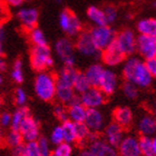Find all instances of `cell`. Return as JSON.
Listing matches in <instances>:
<instances>
[{
  "mask_svg": "<svg viewBox=\"0 0 156 156\" xmlns=\"http://www.w3.org/2000/svg\"><path fill=\"white\" fill-rule=\"evenodd\" d=\"M123 77L125 81H129L138 88H147L153 83V77L148 72L145 62L134 56H130L124 64Z\"/></svg>",
  "mask_w": 156,
  "mask_h": 156,
  "instance_id": "obj_1",
  "label": "cell"
},
{
  "mask_svg": "<svg viewBox=\"0 0 156 156\" xmlns=\"http://www.w3.org/2000/svg\"><path fill=\"white\" fill-rule=\"evenodd\" d=\"M56 88V75L49 72H40L37 74L34 83V89L39 99L44 101H51L55 99Z\"/></svg>",
  "mask_w": 156,
  "mask_h": 156,
  "instance_id": "obj_2",
  "label": "cell"
},
{
  "mask_svg": "<svg viewBox=\"0 0 156 156\" xmlns=\"http://www.w3.org/2000/svg\"><path fill=\"white\" fill-rule=\"evenodd\" d=\"M29 58L33 69L38 73L46 72L54 65V58L48 46H33Z\"/></svg>",
  "mask_w": 156,
  "mask_h": 156,
  "instance_id": "obj_3",
  "label": "cell"
},
{
  "mask_svg": "<svg viewBox=\"0 0 156 156\" xmlns=\"http://www.w3.org/2000/svg\"><path fill=\"white\" fill-rule=\"evenodd\" d=\"M59 26L68 37H77L83 31V23L75 13L68 9L59 15Z\"/></svg>",
  "mask_w": 156,
  "mask_h": 156,
  "instance_id": "obj_4",
  "label": "cell"
},
{
  "mask_svg": "<svg viewBox=\"0 0 156 156\" xmlns=\"http://www.w3.org/2000/svg\"><path fill=\"white\" fill-rule=\"evenodd\" d=\"M76 51L79 55L88 58H97L101 57V50L96 47L94 40L91 38L89 31H81L74 42Z\"/></svg>",
  "mask_w": 156,
  "mask_h": 156,
  "instance_id": "obj_5",
  "label": "cell"
},
{
  "mask_svg": "<svg viewBox=\"0 0 156 156\" xmlns=\"http://www.w3.org/2000/svg\"><path fill=\"white\" fill-rule=\"evenodd\" d=\"M91 38L94 40V44L96 45L99 50H104L111 46L115 40L116 33L111 26H94L89 30Z\"/></svg>",
  "mask_w": 156,
  "mask_h": 156,
  "instance_id": "obj_6",
  "label": "cell"
},
{
  "mask_svg": "<svg viewBox=\"0 0 156 156\" xmlns=\"http://www.w3.org/2000/svg\"><path fill=\"white\" fill-rule=\"evenodd\" d=\"M55 52L65 66L74 67L76 60V49L69 38H60L55 44Z\"/></svg>",
  "mask_w": 156,
  "mask_h": 156,
  "instance_id": "obj_7",
  "label": "cell"
},
{
  "mask_svg": "<svg viewBox=\"0 0 156 156\" xmlns=\"http://www.w3.org/2000/svg\"><path fill=\"white\" fill-rule=\"evenodd\" d=\"M136 39L137 37L133 30L123 29L116 34L114 44L126 57H130L136 51Z\"/></svg>",
  "mask_w": 156,
  "mask_h": 156,
  "instance_id": "obj_8",
  "label": "cell"
},
{
  "mask_svg": "<svg viewBox=\"0 0 156 156\" xmlns=\"http://www.w3.org/2000/svg\"><path fill=\"white\" fill-rule=\"evenodd\" d=\"M78 98L87 109H97L106 103L107 96L98 87H90L88 90L80 94Z\"/></svg>",
  "mask_w": 156,
  "mask_h": 156,
  "instance_id": "obj_9",
  "label": "cell"
},
{
  "mask_svg": "<svg viewBox=\"0 0 156 156\" xmlns=\"http://www.w3.org/2000/svg\"><path fill=\"white\" fill-rule=\"evenodd\" d=\"M136 51L145 60L156 57V38L140 35L136 39Z\"/></svg>",
  "mask_w": 156,
  "mask_h": 156,
  "instance_id": "obj_10",
  "label": "cell"
},
{
  "mask_svg": "<svg viewBox=\"0 0 156 156\" xmlns=\"http://www.w3.org/2000/svg\"><path fill=\"white\" fill-rule=\"evenodd\" d=\"M19 132L25 142H35L40 137V126L39 123L31 115L23 120L19 127Z\"/></svg>",
  "mask_w": 156,
  "mask_h": 156,
  "instance_id": "obj_11",
  "label": "cell"
},
{
  "mask_svg": "<svg viewBox=\"0 0 156 156\" xmlns=\"http://www.w3.org/2000/svg\"><path fill=\"white\" fill-rule=\"evenodd\" d=\"M116 148L118 156H142L138 137L135 135H125Z\"/></svg>",
  "mask_w": 156,
  "mask_h": 156,
  "instance_id": "obj_12",
  "label": "cell"
},
{
  "mask_svg": "<svg viewBox=\"0 0 156 156\" xmlns=\"http://www.w3.org/2000/svg\"><path fill=\"white\" fill-rule=\"evenodd\" d=\"M84 124L90 130V133L99 134L105 128V116L104 114L97 109H87Z\"/></svg>",
  "mask_w": 156,
  "mask_h": 156,
  "instance_id": "obj_13",
  "label": "cell"
},
{
  "mask_svg": "<svg viewBox=\"0 0 156 156\" xmlns=\"http://www.w3.org/2000/svg\"><path fill=\"white\" fill-rule=\"evenodd\" d=\"M125 136V129L115 122L107 124L103 129V140L109 145L117 147Z\"/></svg>",
  "mask_w": 156,
  "mask_h": 156,
  "instance_id": "obj_14",
  "label": "cell"
},
{
  "mask_svg": "<svg viewBox=\"0 0 156 156\" xmlns=\"http://www.w3.org/2000/svg\"><path fill=\"white\" fill-rule=\"evenodd\" d=\"M125 58H126V56L117 48V46L114 42L111 46H108L107 48H105L104 50H101V62H104L106 66H109V67L118 66L119 64L125 62Z\"/></svg>",
  "mask_w": 156,
  "mask_h": 156,
  "instance_id": "obj_15",
  "label": "cell"
},
{
  "mask_svg": "<svg viewBox=\"0 0 156 156\" xmlns=\"http://www.w3.org/2000/svg\"><path fill=\"white\" fill-rule=\"evenodd\" d=\"M87 145V150L94 156H118L116 147L106 143L101 137L88 143Z\"/></svg>",
  "mask_w": 156,
  "mask_h": 156,
  "instance_id": "obj_16",
  "label": "cell"
},
{
  "mask_svg": "<svg viewBox=\"0 0 156 156\" xmlns=\"http://www.w3.org/2000/svg\"><path fill=\"white\" fill-rule=\"evenodd\" d=\"M18 20L26 31H30L36 28L39 19V12L36 8H23L17 13Z\"/></svg>",
  "mask_w": 156,
  "mask_h": 156,
  "instance_id": "obj_17",
  "label": "cell"
},
{
  "mask_svg": "<svg viewBox=\"0 0 156 156\" xmlns=\"http://www.w3.org/2000/svg\"><path fill=\"white\" fill-rule=\"evenodd\" d=\"M98 88L104 93L106 96H111L117 90L118 88V77L113 70L105 69L104 75L98 85Z\"/></svg>",
  "mask_w": 156,
  "mask_h": 156,
  "instance_id": "obj_18",
  "label": "cell"
},
{
  "mask_svg": "<svg viewBox=\"0 0 156 156\" xmlns=\"http://www.w3.org/2000/svg\"><path fill=\"white\" fill-rule=\"evenodd\" d=\"M137 130L140 136L153 137L156 135V118L153 114H145L137 122Z\"/></svg>",
  "mask_w": 156,
  "mask_h": 156,
  "instance_id": "obj_19",
  "label": "cell"
},
{
  "mask_svg": "<svg viewBox=\"0 0 156 156\" xmlns=\"http://www.w3.org/2000/svg\"><path fill=\"white\" fill-rule=\"evenodd\" d=\"M113 118L116 124L122 126L124 129L129 128L134 122V114L132 109L126 106H119L116 107L113 112Z\"/></svg>",
  "mask_w": 156,
  "mask_h": 156,
  "instance_id": "obj_20",
  "label": "cell"
},
{
  "mask_svg": "<svg viewBox=\"0 0 156 156\" xmlns=\"http://www.w3.org/2000/svg\"><path fill=\"white\" fill-rule=\"evenodd\" d=\"M78 70L75 67H68L65 66L64 68L56 75V81L57 86H62V87H72L74 86V81L78 75Z\"/></svg>",
  "mask_w": 156,
  "mask_h": 156,
  "instance_id": "obj_21",
  "label": "cell"
},
{
  "mask_svg": "<svg viewBox=\"0 0 156 156\" xmlns=\"http://www.w3.org/2000/svg\"><path fill=\"white\" fill-rule=\"evenodd\" d=\"M67 112H68V120L75 124L84 123L87 108L79 101V98L74 103L67 106Z\"/></svg>",
  "mask_w": 156,
  "mask_h": 156,
  "instance_id": "obj_22",
  "label": "cell"
},
{
  "mask_svg": "<svg viewBox=\"0 0 156 156\" xmlns=\"http://www.w3.org/2000/svg\"><path fill=\"white\" fill-rule=\"evenodd\" d=\"M104 72L105 68L103 67V65L96 62V64H91L90 66H88L84 74L91 87H98V85L101 80V77L104 75Z\"/></svg>",
  "mask_w": 156,
  "mask_h": 156,
  "instance_id": "obj_23",
  "label": "cell"
},
{
  "mask_svg": "<svg viewBox=\"0 0 156 156\" xmlns=\"http://www.w3.org/2000/svg\"><path fill=\"white\" fill-rule=\"evenodd\" d=\"M55 98H57L59 104H62L65 106H68L78 99V97H76V93L74 90V88L62 87V86H57Z\"/></svg>",
  "mask_w": 156,
  "mask_h": 156,
  "instance_id": "obj_24",
  "label": "cell"
},
{
  "mask_svg": "<svg viewBox=\"0 0 156 156\" xmlns=\"http://www.w3.org/2000/svg\"><path fill=\"white\" fill-rule=\"evenodd\" d=\"M137 33L142 36L155 37L156 38V19L155 18H143L136 25Z\"/></svg>",
  "mask_w": 156,
  "mask_h": 156,
  "instance_id": "obj_25",
  "label": "cell"
},
{
  "mask_svg": "<svg viewBox=\"0 0 156 156\" xmlns=\"http://www.w3.org/2000/svg\"><path fill=\"white\" fill-rule=\"evenodd\" d=\"M87 17L94 26H107L104 11L101 8L96 6H90L87 9Z\"/></svg>",
  "mask_w": 156,
  "mask_h": 156,
  "instance_id": "obj_26",
  "label": "cell"
},
{
  "mask_svg": "<svg viewBox=\"0 0 156 156\" xmlns=\"http://www.w3.org/2000/svg\"><path fill=\"white\" fill-rule=\"evenodd\" d=\"M29 115L30 112L26 106H21V107L17 108L16 111L13 112V114H11V124H10L11 129L19 130L20 125Z\"/></svg>",
  "mask_w": 156,
  "mask_h": 156,
  "instance_id": "obj_27",
  "label": "cell"
},
{
  "mask_svg": "<svg viewBox=\"0 0 156 156\" xmlns=\"http://www.w3.org/2000/svg\"><path fill=\"white\" fill-rule=\"evenodd\" d=\"M62 134H64V142L69 144L77 143V132H76V124L70 122V120H66L62 123Z\"/></svg>",
  "mask_w": 156,
  "mask_h": 156,
  "instance_id": "obj_28",
  "label": "cell"
},
{
  "mask_svg": "<svg viewBox=\"0 0 156 156\" xmlns=\"http://www.w3.org/2000/svg\"><path fill=\"white\" fill-rule=\"evenodd\" d=\"M2 143L6 146L10 147V148H15L17 146H20L23 144V138L21 136L19 130L10 129L8 133L6 134V136L3 137Z\"/></svg>",
  "mask_w": 156,
  "mask_h": 156,
  "instance_id": "obj_29",
  "label": "cell"
},
{
  "mask_svg": "<svg viewBox=\"0 0 156 156\" xmlns=\"http://www.w3.org/2000/svg\"><path fill=\"white\" fill-rule=\"evenodd\" d=\"M138 144H140L142 156H154L153 137L140 136L138 137Z\"/></svg>",
  "mask_w": 156,
  "mask_h": 156,
  "instance_id": "obj_30",
  "label": "cell"
},
{
  "mask_svg": "<svg viewBox=\"0 0 156 156\" xmlns=\"http://www.w3.org/2000/svg\"><path fill=\"white\" fill-rule=\"evenodd\" d=\"M90 87V84L88 83L87 78H86L84 73H78L77 77H76L75 81H74V86H73L76 94H83L86 90H88Z\"/></svg>",
  "mask_w": 156,
  "mask_h": 156,
  "instance_id": "obj_31",
  "label": "cell"
},
{
  "mask_svg": "<svg viewBox=\"0 0 156 156\" xmlns=\"http://www.w3.org/2000/svg\"><path fill=\"white\" fill-rule=\"evenodd\" d=\"M28 36H29L30 42L33 44V46H48L45 34L37 27L28 31Z\"/></svg>",
  "mask_w": 156,
  "mask_h": 156,
  "instance_id": "obj_32",
  "label": "cell"
},
{
  "mask_svg": "<svg viewBox=\"0 0 156 156\" xmlns=\"http://www.w3.org/2000/svg\"><path fill=\"white\" fill-rule=\"evenodd\" d=\"M10 76L12 78V80L15 83H17V84H21L23 81V62H21V59L15 60Z\"/></svg>",
  "mask_w": 156,
  "mask_h": 156,
  "instance_id": "obj_33",
  "label": "cell"
},
{
  "mask_svg": "<svg viewBox=\"0 0 156 156\" xmlns=\"http://www.w3.org/2000/svg\"><path fill=\"white\" fill-rule=\"evenodd\" d=\"M76 132H77V143L87 144L88 138L90 136V130L84 123L76 124Z\"/></svg>",
  "mask_w": 156,
  "mask_h": 156,
  "instance_id": "obj_34",
  "label": "cell"
},
{
  "mask_svg": "<svg viewBox=\"0 0 156 156\" xmlns=\"http://www.w3.org/2000/svg\"><path fill=\"white\" fill-rule=\"evenodd\" d=\"M73 145L66 142H62L59 145H56L51 154L54 156H72L73 155Z\"/></svg>",
  "mask_w": 156,
  "mask_h": 156,
  "instance_id": "obj_35",
  "label": "cell"
},
{
  "mask_svg": "<svg viewBox=\"0 0 156 156\" xmlns=\"http://www.w3.org/2000/svg\"><path fill=\"white\" fill-rule=\"evenodd\" d=\"M103 11H104L105 18H106V21H107V25L109 26L111 23H115L117 20V17H118V10L114 5H107L103 8Z\"/></svg>",
  "mask_w": 156,
  "mask_h": 156,
  "instance_id": "obj_36",
  "label": "cell"
},
{
  "mask_svg": "<svg viewBox=\"0 0 156 156\" xmlns=\"http://www.w3.org/2000/svg\"><path fill=\"white\" fill-rule=\"evenodd\" d=\"M123 93L128 99H136L138 96V87L129 81H125L123 85Z\"/></svg>",
  "mask_w": 156,
  "mask_h": 156,
  "instance_id": "obj_37",
  "label": "cell"
},
{
  "mask_svg": "<svg viewBox=\"0 0 156 156\" xmlns=\"http://www.w3.org/2000/svg\"><path fill=\"white\" fill-rule=\"evenodd\" d=\"M49 142L54 145H59L60 143L64 142V134H62V125L56 126L50 133V137H49Z\"/></svg>",
  "mask_w": 156,
  "mask_h": 156,
  "instance_id": "obj_38",
  "label": "cell"
},
{
  "mask_svg": "<svg viewBox=\"0 0 156 156\" xmlns=\"http://www.w3.org/2000/svg\"><path fill=\"white\" fill-rule=\"evenodd\" d=\"M54 115L58 120H60L62 123L68 120V112H67V107L62 104H57L54 107Z\"/></svg>",
  "mask_w": 156,
  "mask_h": 156,
  "instance_id": "obj_39",
  "label": "cell"
},
{
  "mask_svg": "<svg viewBox=\"0 0 156 156\" xmlns=\"http://www.w3.org/2000/svg\"><path fill=\"white\" fill-rule=\"evenodd\" d=\"M37 144H38V147L40 150V153L42 156H49L51 154V148H50V142L49 140H47L46 137L40 136L37 140Z\"/></svg>",
  "mask_w": 156,
  "mask_h": 156,
  "instance_id": "obj_40",
  "label": "cell"
},
{
  "mask_svg": "<svg viewBox=\"0 0 156 156\" xmlns=\"http://www.w3.org/2000/svg\"><path fill=\"white\" fill-rule=\"evenodd\" d=\"M23 145H25L26 156H42L38 147V144H37V140H35V142H27Z\"/></svg>",
  "mask_w": 156,
  "mask_h": 156,
  "instance_id": "obj_41",
  "label": "cell"
},
{
  "mask_svg": "<svg viewBox=\"0 0 156 156\" xmlns=\"http://www.w3.org/2000/svg\"><path fill=\"white\" fill-rule=\"evenodd\" d=\"M28 101V96H27V93L23 90V88H17L16 91H15V103H16L19 107L21 106H25Z\"/></svg>",
  "mask_w": 156,
  "mask_h": 156,
  "instance_id": "obj_42",
  "label": "cell"
},
{
  "mask_svg": "<svg viewBox=\"0 0 156 156\" xmlns=\"http://www.w3.org/2000/svg\"><path fill=\"white\" fill-rule=\"evenodd\" d=\"M145 65H146L147 69H148L150 74L152 75V77L156 78V57L148 59V60H145Z\"/></svg>",
  "mask_w": 156,
  "mask_h": 156,
  "instance_id": "obj_43",
  "label": "cell"
},
{
  "mask_svg": "<svg viewBox=\"0 0 156 156\" xmlns=\"http://www.w3.org/2000/svg\"><path fill=\"white\" fill-rule=\"evenodd\" d=\"M11 124V114L9 113H2L0 115V126L7 127Z\"/></svg>",
  "mask_w": 156,
  "mask_h": 156,
  "instance_id": "obj_44",
  "label": "cell"
},
{
  "mask_svg": "<svg viewBox=\"0 0 156 156\" xmlns=\"http://www.w3.org/2000/svg\"><path fill=\"white\" fill-rule=\"evenodd\" d=\"M12 156H26L25 153V145H20L15 148H12Z\"/></svg>",
  "mask_w": 156,
  "mask_h": 156,
  "instance_id": "obj_45",
  "label": "cell"
},
{
  "mask_svg": "<svg viewBox=\"0 0 156 156\" xmlns=\"http://www.w3.org/2000/svg\"><path fill=\"white\" fill-rule=\"evenodd\" d=\"M5 28L2 26H0V57H2L3 55V42H5Z\"/></svg>",
  "mask_w": 156,
  "mask_h": 156,
  "instance_id": "obj_46",
  "label": "cell"
},
{
  "mask_svg": "<svg viewBox=\"0 0 156 156\" xmlns=\"http://www.w3.org/2000/svg\"><path fill=\"white\" fill-rule=\"evenodd\" d=\"M5 1L10 7H20L25 2V0H5Z\"/></svg>",
  "mask_w": 156,
  "mask_h": 156,
  "instance_id": "obj_47",
  "label": "cell"
},
{
  "mask_svg": "<svg viewBox=\"0 0 156 156\" xmlns=\"http://www.w3.org/2000/svg\"><path fill=\"white\" fill-rule=\"evenodd\" d=\"M7 70V62L2 57H0V72H5Z\"/></svg>",
  "mask_w": 156,
  "mask_h": 156,
  "instance_id": "obj_48",
  "label": "cell"
},
{
  "mask_svg": "<svg viewBox=\"0 0 156 156\" xmlns=\"http://www.w3.org/2000/svg\"><path fill=\"white\" fill-rule=\"evenodd\" d=\"M78 156H94L93 154L87 150V148H85V150L80 151V153L78 154Z\"/></svg>",
  "mask_w": 156,
  "mask_h": 156,
  "instance_id": "obj_49",
  "label": "cell"
},
{
  "mask_svg": "<svg viewBox=\"0 0 156 156\" xmlns=\"http://www.w3.org/2000/svg\"><path fill=\"white\" fill-rule=\"evenodd\" d=\"M153 147H154V156H156V135L153 136Z\"/></svg>",
  "mask_w": 156,
  "mask_h": 156,
  "instance_id": "obj_50",
  "label": "cell"
},
{
  "mask_svg": "<svg viewBox=\"0 0 156 156\" xmlns=\"http://www.w3.org/2000/svg\"><path fill=\"white\" fill-rule=\"evenodd\" d=\"M152 111H153V116L156 118V101H155V103H154L153 108H152Z\"/></svg>",
  "mask_w": 156,
  "mask_h": 156,
  "instance_id": "obj_51",
  "label": "cell"
},
{
  "mask_svg": "<svg viewBox=\"0 0 156 156\" xmlns=\"http://www.w3.org/2000/svg\"><path fill=\"white\" fill-rule=\"evenodd\" d=\"M2 140H3V134H2V129L0 127V144L2 143Z\"/></svg>",
  "mask_w": 156,
  "mask_h": 156,
  "instance_id": "obj_52",
  "label": "cell"
},
{
  "mask_svg": "<svg viewBox=\"0 0 156 156\" xmlns=\"http://www.w3.org/2000/svg\"><path fill=\"white\" fill-rule=\"evenodd\" d=\"M2 83H3V77H2V75L0 74V86L2 85Z\"/></svg>",
  "mask_w": 156,
  "mask_h": 156,
  "instance_id": "obj_53",
  "label": "cell"
},
{
  "mask_svg": "<svg viewBox=\"0 0 156 156\" xmlns=\"http://www.w3.org/2000/svg\"><path fill=\"white\" fill-rule=\"evenodd\" d=\"M1 20H2V13L0 11V23H1Z\"/></svg>",
  "mask_w": 156,
  "mask_h": 156,
  "instance_id": "obj_54",
  "label": "cell"
},
{
  "mask_svg": "<svg viewBox=\"0 0 156 156\" xmlns=\"http://www.w3.org/2000/svg\"><path fill=\"white\" fill-rule=\"evenodd\" d=\"M54 1H56V2H60L62 0H54Z\"/></svg>",
  "mask_w": 156,
  "mask_h": 156,
  "instance_id": "obj_55",
  "label": "cell"
},
{
  "mask_svg": "<svg viewBox=\"0 0 156 156\" xmlns=\"http://www.w3.org/2000/svg\"><path fill=\"white\" fill-rule=\"evenodd\" d=\"M153 6H154V7H155V8H156V1H155V2L153 3Z\"/></svg>",
  "mask_w": 156,
  "mask_h": 156,
  "instance_id": "obj_56",
  "label": "cell"
},
{
  "mask_svg": "<svg viewBox=\"0 0 156 156\" xmlns=\"http://www.w3.org/2000/svg\"><path fill=\"white\" fill-rule=\"evenodd\" d=\"M1 3H2V0H0V6H1Z\"/></svg>",
  "mask_w": 156,
  "mask_h": 156,
  "instance_id": "obj_57",
  "label": "cell"
},
{
  "mask_svg": "<svg viewBox=\"0 0 156 156\" xmlns=\"http://www.w3.org/2000/svg\"><path fill=\"white\" fill-rule=\"evenodd\" d=\"M1 103H2V101H1V98H0V105H1Z\"/></svg>",
  "mask_w": 156,
  "mask_h": 156,
  "instance_id": "obj_58",
  "label": "cell"
},
{
  "mask_svg": "<svg viewBox=\"0 0 156 156\" xmlns=\"http://www.w3.org/2000/svg\"><path fill=\"white\" fill-rule=\"evenodd\" d=\"M25 1H31V0H25Z\"/></svg>",
  "mask_w": 156,
  "mask_h": 156,
  "instance_id": "obj_59",
  "label": "cell"
},
{
  "mask_svg": "<svg viewBox=\"0 0 156 156\" xmlns=\"http://www.w3.org/2000/svg\"><path fill=\"white\" fill-rule=\"evenodd\" d=\"M49 156H54V155H52V154H50V155H49Z\"/></svg>",
  "mask_w": 156,
  "mask_h": 156,
  "instance_id": "obj_60",
  "label": "cell"
}]
</instances>
